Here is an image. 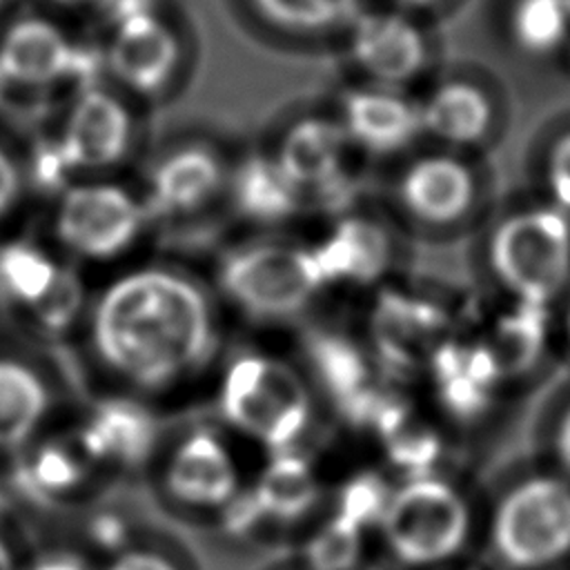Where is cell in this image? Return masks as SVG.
<instances>
[{"instance_id": "14", "label": "cell", "mask_w": 570, "mask_h": 570, "mask_svg": "<svg viewBox=\"0 0 570 570\" xmlns=\"http://www.w3.org/2000/svg\"><path fill=\"white\" fill-rule=\"evenodd\" d=\"M236 468L227 448L212 432H196L180 443L167 470L169 492L189 505H220L236 492Z\"/></svg>"}, {"instance_id": "31", "label": "cell", "mask_w": 570, "mask_h": 570, "mask_svg": "<svg viewBox=\"0 0 570 570\" xmlns=\"http://www.w3.org/2000/svg\"><path fill=\"white\" fill-rule=\"evenodd\" d=\"M548 187L557 205L570 209V134L563 136L550 151Z\"/></svg>"}, {"instance_id": "20", "label": "cell", "mask_w": 570, "mask_h": 570, "mask_svg": "<svg viewBox=\"0 0 570 570\" xmlns=\"http://www.w3.org/2000/svg\"><path fill=\"white\" fill-rule=\"evenodd\" d=\"M47 410L40 376L22 363L0 358V448L20 445Z\"/></svg>"}, {"instance_id": "39", "label": "cell", "mask_w": 570, "mask_h": 570, "mask_svg": "<svg viewBox=\"0 0 570 570\" xmlns=\"http://www.w3.org/2000/svg\"><path fill=\"white\" fill-rule=\"evenodd\" d=\"M62 2H80V0H62Z\"/></svg>"}, {"instance_id": "27", "label": "cell", "mask_w": 570, "mask_h": 570, "mask_svg": "<svg viewBox=\"0 0 570 570\" xmlns=\"http://www.w3.org/2000/svg\"><path fill=\"white\" fill-rule=\"evenodd\" d=\"M361 554V528L336 514L307 546L312 570H352Z\"/></svg>"}, {"instance_id": "3", "label": "cell", "mask_w": 570, "mask_h": 570, "mask_svg": "<svg viewBox=\"0 0 570 570\" xmlns=\"http://www.w3.org/2000/svg\"><path fill=\"white\" fill-rule=\"evenodd\" d=\"M490 258L501 283L525 305L539 307L570 276V225L552 209L517 214L497 227Z\"/></svg>"}, {"instance_id": "2", "label": "cell", "mask_w": 570, "mask_h": 570, "mask_svg": "<svg viewBox=\"0 0 570 570\" xmlns=\"http://www.w3.org/2000/svg\"><path fill=\"white\" fill-rule=\"evenodd\" d=\"M220 405L229 423L276 452L289 450L309 421V399L298 376L258 354L229 365Z\"/></svg>"}, {"instance_id": "15", "label": "cell", "mask_w": 570, "mask_h": 570, "mask_svg": "<svg viewBox=\"0 0 570 570\" xmlns=\"http://www.w3.org/2000/svg\"><path fill=\"white\" fill-rule=\"evenodd\" d=\"M474 196L470 169L450 156H428L412 163L401 178V200L421 220L452 223L463 216Z\"/></svg>"}, {"instance_id": "5", "label": "cell", "mask_w": 570, "mask_h": 570, "mask_svg": "<svg viewBox=\"0 0 570 570\" xmlns=\"http://www.w3.org/2000/svg\"><path fill=\"white\" fill-rule=\"evenodd\" d=\"M499 557L521 570L543 568L570 552V485L532 476L512 488L492 521Z\"/></svg>"}, {"instance_id": "11", "label": "cell", "mask_w": 570, "mask_h": 570, "mask_svg": "<svg viewBox=\"0 0 570 570\" xmlns=\"http://www.w3.org/2000/svg\"><path fill=\"white\" fill-rule=\"evenodd\" d=\"M73 58L69 38L45 18H22L0 38V76L16 87H49L69 73Z\"/></svg>"}, {"instance_id": "9", "label": "cell", "mask_w": 570, "mask_h": 570, "mask_svg": "<svg viewBox=\"0 0 570 570\" xmlns=\"http://www.w3.org/2000/svg\"><path fill=\"white\" fill-rule=\"evenodd\" d=\"M178 60L180 45L160 18L134 11L118 20L109 40L107 62L125 87L140 94H156L169 82Z\"/></svg>"}, {"instance_id": "17", "label": "cell", "mask_w": 570, "mask_h": 570, "mask_svg": "<svg viewBox=\"0 0 570 570\" xmlns=\"http://www.w3.org/2000/svg\"><path fill=\"white\" fill-rule=\"evenodd\" d=\"M321 274L327 281L367 283L376 278L387 263L385 234L361 218L343 220L330 238L312 249Z\"/></svg>"}, {"instance_id": "37", "label": "cell", "mask_w": 570, "mask_h": 570, "mask_svg": "<svg viewBox=\"0 0 570 570\" xmlns=\"http://www.w3.org/2000/svg\"><path fill=\"white\" fill-rule=\"evenodd\" d=\"M401 2H407V4H430V2H436V0H401Z\"/></svg>"}, {"instance_id": "29", "label": "cell", "mask_w": 570, "mask_h": 570, "mask_svg": "<svg viewBox=\"0 0 570 570\" xmlns=\"http://www.w3.org/2000/svg\"><path fill=\"white\" fill-rule=\"evenodd\" d=\"M78 307H80V287H78L76 278L60 272V276L53 283V287L49 289V294L33 309L38 312L42 325H47L51 330H62L69 325V321L73 318Z\"/></svg>"}, {"instance_id": "7", "label": "cell", "mask_w": 570, "mask_h": 570, "mask_svg": "<svg viewBox=\"0 0 570 570\" xmlns=\"http://www.w3.org/2000/svg\"><path fill=\"white\" fill-rule=\"evenodd\" d=\"M145 220V207L120 185L80 183L69 187L56 212L62 245L85 258H111L127 249Z\"/></svg>"}, {"instance_id": "36", "label": "cell", "mask_w": 570, "mask_h": 570, "mask_svg": "<svg viewBox=\"0 0 570 570\" xmlns=\"http://www.w3.org/2000/svg\"><path fill=\"white\" fill-rule=\"evenodd\" d=\"M0 570H13V559L9 548L4 546V541L0 539Z\"/></svg>"}, {"instance_id": "22", "label": "cell", "mask_w": 570, "mask_h": 570, "mask_svg": "<svg viewBox=\"0 0 570 570\" xmlns=\"http://www.w3.org/2000/svg\"><path fill=\"white\" fill-rule=\"evenodd\" d=\"M298 187L283 174L274 158L249 160L236 178V200L256 220H281L296 212Z\"/></svg>"}, {"instance_id": "8", "label": "cell", "mask_w": 570, "mask_h": 570, "mask_svg": "<svg viewBox=\"0 0 570 570\" xmlns=\"http://www.w3.org/2000/svg\"><path fill=\"white\" fill-rule=\"evenodd\" d=\"M131 116L109 91H82L62 127L60 154L73 169H105L116 165L131 145Z\"/></svg>"}, {"instance_id": "24", "label": "cell", "mask_w": 570, "mask_h": 570, "mask_svg": "<svg viewBox=\"0 0 570 570\" xmlns=\"http://www.w3.org/2000/svg\"><path fill=\"white\" fill-rule=\"evenodd\" d=\"M318 372L336 399L352 412H365V365L358 352L338 338H318L314 343Z\"/></svg>"}, {"instance_id": "32", "label": "cell", "mask_w": 570, "mask_h": 570, "mask_svg": "<svg viewBox=\"0 0 570 570\" xmlns=\"http://www.w3.org/2000/svg\"><path fill=\"white\" fill-rule=\"evenodd\" d=\"M20 194V169L16 160L0 147V216L11 209Z\"/></svg>"}, {"instance_id": "21", "label": "cell", "mask_w": 570, "mask_h": 570, "mask_svg": "<svg viewBox=\"0 0 570 570\" xmlns=\"http://www.w3.org/2000/svg\"><path fill=\"white\" fill-rule=\"evenodd\" d=\"M316 479L305 459L283 450L258 479L254 499L261 512L278 519H296L305 514L316 501Z\"/></svg>"}, {"instance_id": "12", "label": "cell", "mask_w": 570, "mask_h": 570, "mask_svg": "<svg viewBox=\"0 0 570 570\" xmlns=\"http://www.w3.org/2000/svg\"><path fill=\"white\" fill-rule=\"evenodd\" d=\"M347 140L372 154H394L407 147L421 131V111L396 89L372 87L350 91L343 100Z\"/></svg>"}, {"instance_id": "26", "label": "cell", "mask_w": 570, "mask_h": 570, "mask_svg": "<svg viewBox=\"0 0 570 570\" xmlns=\"http://www.w3.org/2000/svg\"><path fill=\"white\" fill-rule=\"evenodd\" d=\"M263 18L289 31H323L354 16L358 0H252Z\"/></svg>"}, {"instance_id": "34", "label": "cell", "mask_w": 570, "mask_h": 570, "mask_svg": "<svg viewBox=\"0 0 570 570\" xmlns=\"http://www.w3.org/2000/svg\"><path fill=\"white\" fill-rule=\"evenodd\" d=\"M557 456L566 465V470L570 472V407L563 414V419L559 423V430H557Z\"/></svg>"}, {"instance_id": "38", "label": "cell", "mask_w": 570, "mask_h": 570, "mask_svg": "<svg viewBox=\"0 0 570 570\" xmlns=\"http://www.w3.org/2000/svg\"><path fill=\"white\" fill-rule=\"evenodd\" d=\"M568 334H570V312H568Z\"/></svg>"}, {"instance_id": "40", "label": "cell", "mask_w": 570, "mask_h": 570, "mask_svg": "<svg viewBox=\"0 0 570 570\" xmlns=\"http://www.w3.org/2000/svg\"><path fill=\"white\" fill-rule=\"evenodd\" d=\"M2 82H4V80H2V76H0V85H2Z\"/></svg>"}, {"instance_id": "28", "label": "cell", "mask_w": 570, "mask_h": 570, "mask_svg": "<svg viewBox=\"0 0 570 570\" xmlns=\"http://www.w3.org/2000/svg\"><path fill=\"white\" fill-rule=\"evenodd\" d=\"M390 494H385L381 481L372 474H363L350 481L341 494V510L345 519L356 523L358 528L381 521Z\"/></svg>"}, {"instance_id": "13", "label": "cell", "mask_w": 570, "mask_h": 570, "mask_svg": "<svg viewBox=\"0 0 570 570\" xmlns=\"http://www.w3.org/2000/svg\"><path fill=\"white\" fill-rule=\"evenodd\" d=\"M347 136L325 118H303L283 136L274 160L283 174L305 191H330L341 174Z\"/></svg>"}, {"instance_id": "18", "label": "cell", "mask_w": 570, "mask_h": 570, "mask_svg": "<svg viewBox=\"0 0 570 570\" xmlns=\"http://www.w3.org/2000/svg\"><path fill=\"white\" fill-rule=\"evenodd\" d=\"M419 111L421 129L452 145H472L490 127V102L468 82L441 85Z\"/></svg>"}, {"instance_id": "19", "label": "cell", "mask_w": 570, "mask_h": 570, "mask_svg": "<svg viewBox=\"0 0 570 570\" xmlns=\"http://www.w3.org/2000/svg\"><path fill=\"white\" fill-rule=\"evenodd\" d=\"M82 443L96 456L134 463L149 452L154 425L147 412L131 403H107L89 421Z\"/></svg>"}, {"instance_id": "25", "label": "cell", "mask_w": 570, "mask_h": 570, "mask_svg": "<svg viewBox=\"0 0 570 570\" xmlns=\"http://www.w3.org/2000/svg\"><path fill=\"white\" fill-rule=\"evenodd\" d=\"M60 269L31 247H7L0 252V287L16 301L36 307L58 281Z\"/></svg>"}, {"instance_id": "30", "label": "cell", "mask_w": 570, "mask_h": 570, "mask_svg": "<svg viewBox=\"0 0 570 570\" xmlns=\"http://www.w3.org/2000/svg\"><path fill=\"white\" fill-rule=\"evenodd\" d=\"M33 479L42 490H62L78 481L80 470L69 452L62 448H47L33 461Z\"/></svg>"}, {"instance_id": "10", "label": "cell", "mask_w": 570, "mask_h": 570, "mask_svg": "<svg viewBox=\"0 0 570 570\" xmlns=\"http://www.w3.org/2000/svg\"><path fill=\"white\" fill-rule=\"evenodd\" d=\"M350 56L379 87H399L414 78L425 62L421 31L399 13H365L350 36Z\"/></svg>"}, {"instance_id": "35", "label": "cell", "mask_w": 570, "mask_h": 570, "mask_svg": "<svg viewBox=\"0 0 570 570\" xmlns=\"http://www.w3.org/2000/svg\"><path fill=\"white\" fill-rule=\"evenodd\" d=\"M31 570H87V568L73 557H49L36 563Z\"/></svg>"}, {"instance_id": "4", "label": "cell", "mask_w": 570, "mask_h": 570, "mask_svg": "<svg viewBox=\"0 0 570 570\" xmlns=\"http://www.w3.org/2000/svg\"><path fill=\"white\" fill-rule=\"evenodd\" d=\"M383 530L392 552L410 566H430L452 557L470 528L468 505L441 479L416 476L390 494Z\"/></svg>"}, {"instance_id": "6", "label": "cell", "mask_w": 570, "mask_h": 570, "mask_svg": "<svg viewBox=\"0 0 570 570\" xmlns=\"http://www.w3.org/2000/svg\"><path fill=\"white\" fill-rule=\"evenodd\" d=\"M220 283L245 312L281 318L303 309L325 285V278L312 249L252 245L225 258Z\"/></svg>"}, {"instance_id": "23", "label": "cell", "mask_w": 570, "mask_h": 570, "mask_svg": "<svg viewBox=\"0 0 570 570\" xmlns=\"http://www.w3.org/2000/svg\"><path fill=\"white\" fill-rule=\"evenodd\" d=\"M570 29V0H517L512 9L514 40L532 53L552 51Z\"/></svg>"}, {"instance_id": "16", "label": "cell", "mask_w": 570, "mask_h": 570, "mask_svg": "<svg viewBox=\"0 0 570 570\" xmlns=\"http://www.w3.org/2000/svg\"><path fill=\"white\" fill-rule=\"evenodd\" d=\"M223 169L218 158L200 145L167 154L151 171L149 198L156 209L180 214L205 205L220 187Z\"/></svg>"}, {"instance_id": "1", "label": "cell", "mask_w": 570, "mask_h": 570, "mask_svg": "<svg viewBox=\"0 0 570 570\" xmlns=\"http://www.w3.org/2000/svg\"><path fill=\"white\" fill-rule=\"evenodd\" d=\"M102 361L142 387H160L194 370L214 341L203 292L169 269H138L114 281L94 312Z\"/></svg>"}, {"instance_id": "33", "label": "cell", "mask_w": 570, "mask_h": 570, "mask_svg": "<svg viewBox=\"0 0 570 570\" xmlns=\"http://www.w3.org/2000/svg\"><path fill=\"white\" fill-rule=\"evenodd\" d=\"M107 570H176V568L160 554L136 550L118 557Z\"/></svg>"}]
</instances>
